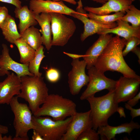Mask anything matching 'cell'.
Returning <instances> with one entry per match:
<instances>
[{
  "mask_svg": "<svg viewBox=\"0 0 140 140\" xmlns=\"http://www.w3.org/2000/svg\"><path fill=\"white\" fill-rule=\"evenodd\" d=\"M126 40L116 35L112 37L94 66L104 73L107 71H116L123 76L140 80V77L127 64L123 58L122 51Z\"/></svg>",
  "mask_w": 140,
  "mask_h": 140,
  "instance_id": "1",
  "label": "cell"
},
{
  "mask_svg": "<svg viewBox=\"0 0 140 140\" xmlns=\"http://www.w3.org/2000/svg\"><path fill=\"white\" fill-rule=\"evenodd\" d=\"M20 78V91L17 96L28 103L33 114L45 100L48 89L42 76L25 75Z\"/></svg>",
  "mask_w": 140,
  "mask_h": 140,
  "instance_id": "2",
  "label": "cell"
},
{
  "mask_svg": "<svg viewBox=\"0 0 140 140\" xmlns=\"http://www.w3.org/2000/svg\"><path fill=\"white\" fill-rule=\"evenodd\" d=\"M73 101L57 94L48 95L42 106L33 114L36 116H48L54 120H61L73 116L77 112Z\"/></svg>",
  "mask_w": 140,
  "mask_h": 140,
  "instance_id": "3",
  "label": "cell"
},
{
  "mask_svg": "<svg viewBox=\"0 0 140 140\" xmlns=\"http://www.w3.org/2000/svg\"><path fill=\"white\" fill-rule=\"evenodd\" d=\"M86 100L90 105L93 129L96 131L99 127L108 124V118L116 112L118 107L114 99V89L103 96H93Z\"/></svg>",
  "mask_w": 140,
  "mask_h": 140,
  "instance_id": "4",
  "label": "cell"
},
{
  "mask_svg": "<svg viewBox=\"0 0 140 140\" xmlns=\"http://www.w3.org/2000/svg\"><path fill=\"white\" fill-rule=\"evenodd\" d=\"M73 116L63 120L56 121L49 116L33 115L32 119L33 129L39 133L44 140H61Z\"/></svg>",
  "mask_w": 140,
  "mask_h": 140,
  "instance_id": "5",
  "label": "cell"
},
{
  "mask_svg": "<svg viewBox=\"0 0 140 140\" xmlns=\"http://www.w3.org/2000/svg\"><path fill=\"white\" fill-rule=\"evenodd\" d=\"M17 96H14L10 105L14 115L13 125L15 130L13 140H29L28 133L33 129L32 119L33 114L27 104L19 102Z\"/></svg>",
  "mask_w": 140,
  "mask_h": 140,
  "instance_id": "6",
  "label": "cell"
},
{
  "mask_svg": "<svg viewBox=\"0 0 140 140\" xmlns=\"http://www.w3.org/2000/svg\"><path fill=\"white\" fill-rule=\"evenodd\" d=\"M52 46H63L68 43L76 29L74 21L64 14L50 13Z\"/></svg>",
  "mask_w": 140,
  "mask_h": 140,
  "instance_id": "7",
  "label": "cell"
},
{
  "mask_svg": "<svg viewBox=\"0 0 140 140\" xmlns=\"http://www.w3.org/2000/svg\"><path fill=\"white\" fill-rule=\"evenodd\" d=\"M104 73L94 66L88 69L89 81L87 88L80 97V100H86L103 90L107 89L109 92L114 89L117 81L107 77Z\"/></svg>",
  "mask_w": 140,
  "mask_h": 140,
  "instance_id": "8",
  "label": "cell"
},
{
  "mask_svg": "<svg viewBox=\"0 0 140 140\" xmlns=\"http://www.w3.org/2000/svg\"><path fill=\"white\" fill-rule=\"evenodd\" d=\"M77 13H72L71 16L80 20L84 24V30L80 36V40L83 41L89 36L102 31L104 30L112 29L117 26L115 22L109 24L99 23L89 18L86 11L83 8L81 0L77 3Z\"/></svg>",
  "mask_w": 140,
  "mask_h": 140,
  "instance_id": "9",
  "label": "cell"
},
{
  "mask_svg": "<svg viewBox=\"0 0 140 140\" xmlns=\"http://www.w3.org/2000/svg\"><path fill=\"white\" fill-rule=\"evenodd\" d=\"M79 59H73L72 68L68 74L69 91L73 95L79 94L82 87L87 85L89 81V77L85 71L87 64L83 60L80 61Z\"/></svg>",
  "mask_w": 140,
  "mask_h": 140,
  "instance_id": "10",
  "label": "cell"
},
{
  "mask_svg": "<svg viewBox=\"0 0 140 140\" xmlns=\"http://www.w3.org/2000/svg\"><path fill=\"white\" fill-rule=\"evenodd\" d=\"M90 111L85 112H76L73 116L61 140H76L80 134L86 129L93 128Z\"/></svg>",
  "mask_w": 140,
  "mask_h": 140,
  "instance_id": "11",
  "label": "cell"
},
{
  "mask_svg": "<svg viewBox=\"0 0 140 140\" xmlns=\"http://www.w3.org/2000/svg\"><path fill=\"white\" fill-rule=\"evenodd\" d=\"M140 80L121 76L117 81L114 89L115 100L119 103L127 101L135 96L139 89Z\"/></svg>",
  "mask_w": 140,
  "mask_h": 140,
  "instance_id": "12",
  "label": "cell"
},
{
  "mask_svg": "<svg viewBox=\"0 0 140 140\" xmlns=\"http://www.w3.org/2000/svg\"><path fill=\"white\" fill-rule=\"evenodd\" d=\"M29 9L33 14L42 13H57L71 16L77 12L67 6L62 1L46 0L30 1Z\"/></svg>",
  "mask_w": 140,
  "mask_h": 140,
  "instance_id": "13",
  "label": "cell"
},
{
  "mask_svg": "<svg viewBox=\"0 0 140 140\" xmlns=\"http://www.w3.org/2000/svg\"><path fill=\"white\" fill-rule=\"evenodd\" d=\"M2 49L0 55V76L8 75L11 70L15 72L19 77L25 75L34 76L30 72L27 64L18 62L13 60L9 53V49L4 44L2 45Z\"/></svg>",
  "mask_w": 140,
  "mask_h": 140,
  "instance_id": "14",
  "label": "cell"
},
{
  "mask_svg": "<svg viewBox=\"0 0 140 140\" xmlns=\"http://www.w3.org/2000/svg\"><path fill=\"white\" fill-rule=\"evenodd\" d=\"M7 75L3 81L0 82V105L9 104L13 97L20 93V77L13 73Z\"/></svg>",
  "mask_w": 140,
  "mask_h": 140,
  "instance_id": "15",
  "label": "cell"
},
{
  "mask_svg": "<svg viewBox=\"0 0 140 140\" xmlns=\"http://www.w3.org/2000/svg\"><path fill=\"white\" fill-rule=\"evenodd\" d=\"M97 39L88 49L82 57L88 69L94 66L97 59L101 54L113 37L111 33L100 35Z\"/></svg>",
  "mask_w": 140,
  "mask_h": 140,
  "instance_id": "16",
  "label": "cell"
},
{
  "mask_svg": "<svg viewBox=\"0 0 140 140\" xmlns=\"http://www.w3.org/2000/svg\"><path fill=\"white\" fill-rule=\"evenodd\" d=\"M140 128L138 123L131 120L129 123L122 124L117 126H112L108 124L100 127L97 129V132L100 135L101 140H115L117 134L126 133L130 135L133 130L139 129Z\"/></svg>",
  "mask_w": 140,
  "mask_h": 140,
  "instance_id": "17",
  "label": "cell"
},
{
  "mask_svg": "<svg viewBox=\"0 0 140 140\" xmlns=\"http://www.w3.org/2000/svg\"><path fill=\"white\" fill-rule=\"evenodd\" d=\"M132 2L129 0H108L101 6L93 7L86 6L83 9L86 11L97 15H107L113 12L125 11L129 8Z\"/></svg>",
  "mask_w": 140,
  "mask_h": 140,
  "instance_id": "18",
  "label": "cell"
},
{
  "mask_svg": "<svg viewBox=\"0 0 140 140\" xmlns=\"http://www.w3.org/2000/svg\"><path fill=\"white\" fill-rule=\"evenodd\" d=\"M117 26L115 27L105 29L97 34L113 33L121 37L126 40L135 37L140 38V27H136L130 25L128 23L119 19L116 21Z\"/></svg>",
  "mask_w": 140,
  "mask_h": 140,
  "instance_id": "19",
  "label": "cell"
},
{
  "mask_svg": "<svg viewBox=\"0 0 140 140\" xmlns=\"http://www.w3.org/2000/svg\"><path fill=\"white\" fill-rule=\"evenodd\" d=\"M33 14L41 27V29L39 30L42 34V44L47 50L49 51L52 47V39L50 13H42L40 14Z\"/></svg>",
  "mask_w": 140,
  "mask_h": 140,
  "instance_id": "20",
  "label": "cell"
},
{
  "mask_svg": "<svg viewBox=\"0 0 140 140\" xmlns=\"http://www.w3.org/2000/svg\"><path fill=\"white\" fill-rule=\"evenodd\" d=\"M14 12L15 17L19 20L18 28L21 35L29 27L38 24L31 10L27 5L22 6L20 8L16 7Z\"/></svg>",
  "mask_w": 140,
  "mask_h": 140,
  "instance_id": "21",
  "label": "cell"
},
{
  "mask_svg": "<svg viewBox=\"0 0 140 140\" xmlns=\"http://www.w3.org/2000/svg\"><path fill=\"white\" fill-rule=\"evenodd\" d=\"M4 39L9 42L14 44L21 37L17 30L15 18L9 15L0 27Z\"/></svg>",
  "mask_w": 140,
  "mask_h": 140,
  "instance_id": "22",
  "label": "cell"
},
{
  "mask_svg": "<svg viewBox=\"0 0 140 140\" xmlns=\"http://www.w3.org/2000/svg\"><path fill=\"white\" fill-rule=\"evenodd\" d=\"M21 38L36 51L42 44L41 36L39 30L34 26L26 29L21 34Z\"/></svg>",
  "mask_w": 140,
  "mask_h": 140,
  "instance_id": "23",
  "label": "cell"
},
{
  "mask_svg": "<svg viewBox=\"0 0 140 140\" xmlns=\"http://www.w3.org/2000/svg\"><path fill=\"white\" fill-rule=\"evenodd\" d=\"M14 44L17 47L19 51L20 62L23 64L28 65L34 58L36 50L21 38L16 40Z\"/></svg>",
  "mask_w": 140,
  "mask_h": 140,
  "instance_id": "24",
  "label": "cell"
},
{
  "mask_svg": "<svg viewBox=\"0 0 140 140\" xmlns=\"http://www.w3.org/2000/svg\"><path fill=\"white\" fill-rule=\"evenodd\" d=\"M44 47L41 45L37 50L34 58L29 63L28 68L29 72L34 76H41L42 73L39 72V68L41 61L45 57L44 51Z\"/></svg>",
  "mask_w": 140,
  "mask_h": 140,
  "instance_id": "25",
  "label": "cell"
},
{
  "mask_svg": "<svg viewBox=\"0 0 140 140\" xmlns=\"http://www.w3.org/2000/svg\"><path fill=\"white\" fill-rule=\"evenodd\" d=\"M125 11V14L120 19L131 23L135 27H140V10L131 4Z\"/></svg>",
  "mask_w": 140,
  "mask_h": 140,
  "instance_id": "26",
  "label": "cell"
},
{
  "mask_svg": "<svg viewBox=\"0 0 140 140\" xmlns=\"http://www.w3.org/2000/svg\"><path fill=\"white\" fill-rule=\"evenodd\" d=\"M125 13V11L115 12L111 15H98L91 12L87 13L89 18L97 22L105 24H109L115 22Z\"/></svg>",
  "mask_w": 140,
  "mask_h": 140,
  "instance_id": "27",
  "label": "cell"
},
{
  "mask_svg": "<svg viewBox=\"0 0 140 140\" xmlns=\"http://www.w3.org/2000/svg\"><path fill=\"white\" fill-rule=\"evenodd\" d=\"M99 139V134L98 132L92 128H90L82 132L76 140H98Z\"/></svg>",
  "mask_w": 140,
  "mask_h": 140,
  "instance_id": "28",
  "label": "cell"
},
{
  "mask_svg": "<svg viewBox=\"0 0 140 140\" xmlns=\"http://www.w3.org/2000/svg\"><path fill=\"white\" fill-rule=\"evenodd\" d=\"M140 44V38L132 37L126 40L125 46L122 53L123 56H126L129 52L132 51Z\"/></svg>",
  "mask_w": 140,
  "mask_h": 140,
  "instance_id": "29",
  "label": "cell"
},
{
  "mask_svg": "<svg viewBox=\"0 0 140 140\" xmlns=\"http://www.w3.org/2000/svg\"><path fill=\"white\" fill-rule=\"evenodd\" d=\"M60 76V72L56 68L51 67L46 71V78L48 81L51 83L57 82L59 80Z\"/></svg>",
  "mask_w": 140,
  "mask_h": 140,
  "instance_id": "30",
  "label": "cell"
},
{
  "mask_svg": "<svg viewBox=\"0 0 140 140\" xmlns=\"http://www.w3.org/2000/svg\"><path fill=\"white\" fill-rule=\"evenodd\" d=\"M9 15L6 7L0 6V27Z\"/></svg>",
  "mask_w": 140,
  "mask_h": 140,
  "instance_id": "31",
  "label": "cell"
},
{
  "mask_svg": "<svg viewBox=\"0 0 140 140\" xmlns=\"http://www.w3.org/2000/svg\"><path fill=\"white\" fill-rule=\"evenodd\" d=\"M125 108L130 111V115L132 120L134 118L140 116V108L136 109L130 106L127 103H125Z\"/></svg>",
  "mask_w": 140,
  "mask_h": 140,
  "instance_id": "32",
  "label": "cell"
},
{
  "mask_svg": "<svg viewBox=\"0 0 140 140\" xmlns=\"http://www.w3.org/2000/svg\"><path fill=\"white\" fill-rule=\"evenodd\" d=\"M140 99V92H139L135 96L127 101V103L130 106L133 107L138 103Z\"/></svg>",
  "mask_w": 140,
  "mask_h": 140,
  "instance_id": "33",
  "label": "cell"
},
{
  "mask_svg": "<svg viewBox=\"0 0 140 140\" xmlns=\"http://www.w3.org/2000/svg\"><path fill=\"white\" fill-rule=\"evenodd\" d=\"M0 2L12 4L17 8L22 6V2L19 0H0Z\"/></svg>",
  "mask_w": 140,
  "mask_h": 140,
  "instance_id": "34",
  "label": "cell"
},
{
  "mask_svg": "<svg viewBox=\"0 0 140 140\" xmlns=\"http://www.w3.org/2000/svg\"><path fill=\"white\" fill-rule=\"evenodd\" d=\"M33 135L32 136V140H44L40 135L35 130L33 129Z\"/></svg>",
  "mask_w": 140,
  "mask_h": 140,
  "instance_id": "35",
  "label": "cell"
},
{
  "mask_svg": "<svg viewBox=\"0 0 140 140\" xmlns=\"http://www.w3.org/2000/svg\"><path fill=\"white\" fill-rule=\"evenodd\" d=\"M116 112H118L119 113L120 117L121 118L123 117L124 118H125L126 115L123 108L121 107H118L117 109Z\"/></svg>",
  "mask_w": 140,
  "mask_h": 140,
  "instance_id": "36",
  "label": "cell"
},
{
  "mask_svg": "<svg viewBox=\"0 0 140 140\" xmlns=\"http://www.w3.org/2000/svg\"><path fill=\"white\" fill-rule=\"evenodd\" d=\"M8 128L7 127L0 124V133L6 134L8 133Z\"/></svg>",
  "mask_w": 140,
  "mask_h": 140,
  "instance_id": "37",
  "label": "cell"
},
{
  "mask_svg": "<svg viewBox=\"0 0 140 140\" xmlns=\"http://www.w3.org/2000/svg\"><path fill=\"white\" fill-rule=\"evenodd\" d=\"M135 53L138 58V60L139 64H140V48L137 47L132 51Z\"/></svg>",
  "mask_w": 140,
  "mask_h": 140,
  "instance_id": "38",
  "label": "cell"
},
{
  "mask_svg": "<svg viewBox=\"0 0 140 140\" xmlns=\"http://www.w3.org/2000/svg\"><path fill=\"white\" fill-rule=\"evenodd\" d=\"M64 54L68 55L70 57H71L73 59H74L76 58H80L81 57H82L83 56V55H79L77 54H73L67 53L66 52H64Z\"/></svg>",
  "mask_w": 140,
  "mask_h": 140,
  "instance_id": "39",
  "label": "cell"
},
{
  "mask_svg": "<svg viewBox=\"0 0 140 140\" xmlns=\"http://www.w3.org/2000/svg\"><path fill=\"white\" fill-rule=\"evenodd\" d=\"M52 1L58 2L60 1H65L73 5H76L77 3L75 0H51Z\"/></svg>",
  "mask_w": 140,
  "mask_h": 140,
  "instance_id": "40",
  "label": "cell"
},
{
  "mask_svg": "<svg viewBox=\"0 0 140 140\" xmlns=\"http://www.w3.org/2000/svg\"><path fill=\"white\" fill-rule=\"evenodd\" d=\"M2 134L0 133V140H12V136L10 135L8 136H6L3 137Z\"/></svg>",
  "mask_w": 140,
  "mask_h": 140,
  "instance_id": "41",
  "label": "cell"
},
{
  "mask_svg": "<svg viewBox=\"0 0 140 140\" xmlns=\"http://www.w3.org/2000/svg\"><path fill=\"white\" fill-rule=\"evenodd\" d=\"M96 3L103 4L106 2L108 0H91Z\"/></svg>",
  "mask_w": 140,
  "mask_h": 140,
  "instance_id": "42",
  "label": "cell"
},
{
  "mask_svg": "<svg viewBox=\"0 0 140 140\" xmlns=\"http://www.w3.org/2000/svg\"><path fill=\"white\" fill-rule=\"evenodd\" d=\"M129 0L131 1L132 2H133V1H134L135 0Z\"/></svg>",
  "mask_w": 140,
  "mask_h": 140,
  "instance_id": "43",
  "label": "cell"
},
{
  "mask_svg": "<svg viewBox=\"0 0 140 140\" xmlns=\"http://www.w3.org/2000/svg\"><path fill=\"white\" fill-rule=\"evenodd\" d=\"M26 1H28V0H25ZM50 0V1H51V0Z\"/></svg>",
  "mask_w": 140,
  "mask_h": 140,
  "instance_id": "44",
  "label": "cell"
}]
</instances>
